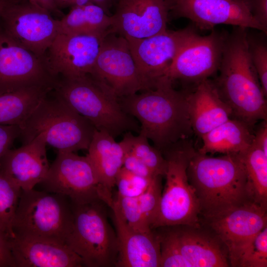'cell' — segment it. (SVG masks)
Segmentation results:
<instances>
[{
    "instance_id": "1",
    "label": "cell",
    "mask_w": 267,
    "mask_h": 267,
    "mask_svg": "<svg viewBox=\"0 0 267 267\" xmlns=\"http://www.w3.org/2000/svg\"><path fill=\"white\" fill-rule=\"evenodd\" d=\"M163 77L152 89L120 97L124 110L140 123V134L161 152L185 140L193 133L187 92L175 89Z\"/></svg>"
},
{
    "instance_id": "2",
    "label": "cell",
    "mask_w": 267,
    "mask_h": 267,
    "mask_svg": "<svg viewBox=\"0 0 267 267\" xmlns=\"http://www.w3.org/2000/svg\"><path fill=\"white\" fill-rule=\"evenodd\" d=\"M247 29L234 26L227 34L219 75L213 82L233 117L252 126L260 120L267 121V105L249 53Z\"/></svg>"
},
{
    "instance_id": "3",
    "label": "cell",
    "mask_w": 267,
    "mask_h": 267,
    "mask_svg": "<svg viewBox=\"0 0 267 267\" xmlns=\"http://www.w3.org/2000/svg\"><path fill=\"white\" fill-rule=\"evenodd\" d=\"M187 174L205 219L255 201L240 154L214 157L194 151Z\"/></svg>"
},
{
    "instance_id": "4",
    "label": "cell",
    "mask_w": 267,
    "mask_h": 267,
    "mask_svg": "<svg viewBox=\"0 0 267 267\" xmlns=\"http://www.w3.org/2000/svg\"><path fill=\"white\" fill-rule=\"evenodd\" d=\"M52 90L97 130L106 132L114 138L128 132L139 133L140 126L124 110L119 97L89 75L58 78Z\"/></svg>"
},
{
    "instance_id": "5",
    "label": "cell",
    "mask_w": 267,
    "mask_h": 267,
    "mask_svg": "<svg viewBox=\"0 0 267 267\" xmlns=\"http://www.w3.org/2000/svg\"><path fill=\"white\" fill-rule=\"evenodd\" d=\"M47 96L21 128L23 144L40 135L58 151L88 150L95 128L54 94Z\"/></svg>"
},
{
    "instance_id": "6",
    "label": "cell",
    "mask_w": 267,
    "mask_h": 267,
    "mask_svg": "<svg viewBox=\"0 0 267 267\" xmlns=\"http://www.w3.org/2000/svg\"><path fill=\"white\" fill-rule=\"evenodd\" d=\"M185 141L163 151L167 162L166 182L152 229L175 225L199 227V201L187 174L195 150Z\"/></svg>"
},
{
    "instance_id": "7",
    "label": "cell",
    "mask_w": 267,
    "mask_h": 267,
    "mask_svg": "<svg viewBox=\"0 0 267 267\" xmlns=\"http://www.w3.org/2000/svg\"><path fill=\"white\" fill-rule=\"evenodd\" d=\"M100 200L72 204L73 221L65 243L88 267L116 266L119 244ZM105 204V203H104Z\"/></svg>"
},
{
    "instance_id": "8",
    "label": "cell",
    "mask_w": 267,
    "mask_h": 267,
    "mask_svg": "<svg viewBox=\"0 0 267 267\" xmlns=\"http://www.w3.org/2000/svg\"><path fill=\"white\" fill-rule=\"evenodd\" d=\"M68 199L34 188L21 191L12 224L15 236L46 238L65 243L73 221L72 206Z\"/></svg>"
},
{
    "instance_id": "9",
    "label": "cell",
    "mask_w": 267,
    "mask_h": 267,
    "mask_svg": "<svg viewBox=\"0 0 267 267\" xmlns=\"http://www.w3.org/2000/svg\"><path fill=\"white\" fill-rule=\"evenodd\" d=\"M44 190L67 197L75 205L105 200L103 190L89 158L58 151L40 183Z\"/></svg>"
},
{
    "instance_id": "10",
    "label": "cell",
    "mask_w": 267,
    "mask_h": 267,
    "mask_svg": "<svg viewBox=\"0 0 267 267\" xmlns=\"http://www.w3.org/2000/svg\"><path fill=\"white\" fill-rule=\"evenodd\" d=\"M89 75L119 98L154 88L139 73L127 40L114 33H108L103 39Z\"/></svg>"
},
{
    "instance_id": "11",
    "label": "cell",
    "mask_w": 267,
    "mask_h": 267,
    "mask_svg": "<svg viewBox=\"0 0 267 267\" xmlns=\"http://www.w3.org/2000/svg\"><path fill=\"white\" fill-rule=\"evenodd\" d=\"M0 25L16 42L43 57L60 32L59 19L26 0H15L0 17Z\"/></svg>"
},
{
    "instance_id": "12",
    "label": "cell",
    "mask_w": 267,
    "mask_h": 267,
    "mask_svg": "<svg viewBox=\"0 0 267 267\" xmlns=\"http://www.w3.org/2000/svg\"><path fill=\"white\" fill-rule=\"evenodd\" d=\"M198 35L195 27L189 26L146 38H125L139 73L155 87L179 52Z\"/></svg>"
},
{
    "instance_id": "13",
    "label": "cell",
    "mask_w": 267,
    "mask_h": 267,
    "mask_svg": "<svg viewBox=\"0 0 267 267\" xmlns=\"http://www.w3.org/2000/svg\"><path fill=\"white\" fill-rule=\"evenodd\" d=\"M56 80L43 59L16 42L0 25V94L33 86L54 88Z\"/></svg>"
},
{
    "instance_id": "14",
    "label": "cell",
    "mask_w": 267,
    "mask_h": 267,
    "mask_svg": "<svg viewBox=\"0 0 267 267\" xmlns=\"http://www.w3.org/2000/svg\"><path fill=\"white\" fill-rule=\"evenodd\" d=\"M206 219L235 266L244 248L267 226L266 207L251 201Z\"/></svg>"
},
{
    "instance_id": "15",
    "label": "cell",
    "mask_w": 267,
    "mask_h": 267,
    "mask_svg": "<svg viewBox=\"0 0 267 267\" xmlns=\"http://www.w3.org/2000/svg\"><path fill=\"white\" fill-rule=\"evenodd\" d=\"M103 38L59 33L43 57L48 71L55 78L90 75Z\"/></svg>"
},
{
    "instance_id": "16",
    "label": "cell",
    "mask_w": 267,
    "mask_h": 267,
    "mask_svg": "<svg viewBox=\"0 0 267 267\" xmlns=\"http://www.w3.org/2000/svg\"><path fill=\"white\" fill-rule=\"evenodd\" d=\"M227 34L213 30L204 36L198 35L178 54L165 77L196 84L219 70Z\"/></svg>"
},
{
    "instance_id": "17",
    "label": "cell",
    "mask_w": 267,
    "mask_h": 267,
    "mask_svg": "<svg viewBox=\"0 0 267 267\" xmlns=\"http://www.w3.org/2000/svg\"><path fill=\"white\" fill-rule=\"evenodd\" d=\"M111 33L142 39L166 30L174 0H119Z\"/></svg>"
},
{
    "instance_id": "18",
    "label": "cell",
    "mask_w": 267,
    "mask_h": 267,
    "mask_svg": "<svg viewBox=\"0 0 267 267\" xmlns=\"http://www.w3.org/2000/svg\"><path fill=\"white\" fill-rule=\"evenodd\" d=\"M171 12L176 17L188 19L201 30L225 24L267 33L253 17L243 0H174Z\"/></svg>"
},
{
    "instance_id": "19",
    "label": "cell",
    "mask_w": 267,
    "mask_h": 267,
    "mask_svg": "<svg viewBox=\"0 0 267 267\" xmlns=\"http://www.w3.org/2000/svg\"><path fill=\"white\" fill-rule=\"evenodd\" d=\"M46 143L40 135L16 149H9L0 161V172L21 191L40 184L49 166Z\"/></svg>"
},
{
    "instance_id": "20",
    "label": "cell",
    "mask_w": 267,
    "mask_h": 267,
    "mask_svg": "<svg viewBox=\"0 0 267 267\" xmlns=\"http://www.w3.org/2000/svg\"><path fill=\"white\" fill-rule=\"evenodd\" d=\"M9 243L16 267H80L82 259L65 243L33 237L15 236Z\"/></svg>"
},
{
    "instance_id": "21",
    "label": "cell",
    "mask_w": 267,
    "mask_h": 267,
    "mask_svg": "<svg viewBox=\"0 0 267 267\" xmlns=\"http://www.w3.org/2000/svg\"><path fill=\"white\" fill-rule=\"evenodd\" d=\"M112 210L119 244V256L116 267H160V246L158 234L135 230L122 217L112 202Z\"/></svg>"
},
{
    "instance_id": "22",
    "label": "cell",
    "mask_w": 267,
    "mask_h": 267,
    "mask_svg": "<svg viewBox=\"0 0 267 267\" xmlns=\"http://www.w3.org/2000/svg\"><path fill=\"white\" fill-rule=\"evenodd\" d=\"M87 156L92 163L103 190L106 204L113 201L112 190L117 177L123 168L124 158L130 147L126 138L118 142L106 132L96 129Z\"/></svg>"
},
{
    "instance_id": "23",
    "label": "cell",
    "mask_w": 267,
    "mask_h": 267,
    "mask_svg": "<svg viewBox=\"0 0 267 267\" xmlns=\"http://www.w3.org/2000/svg\"><path fill=\"white\" fill-rule=\"evenodd\" d=\"M187 100L193 132L200 137L233 117L231 109L209 79L197 83L192 91L187 92Z\"/></svg>"
},
{
    "instance_id": "24",
    "label": "cell",
    "mask_w": 267,
    "mask_h": 267,
    "mask_svg": "<svg viewBox=\"0 0 267 267\" xmlns=\"http://www.w3.org/2000/svg\"><path fill=\"white\" fill-rule=\"evenodd\" d=\"M173 230L181 253L192 267H225L229 265L227 251L215 235L213 236L195 227Z\"/></svg>"
},
{
    "instance_id": "25",
    "label": "cell",
    "mask_w": 267,
    "mask_h": 267,
    "mask_svg": "<svg viewBox=\"0 0 267 267\" xmlns=\"http://www.w3.org/2000/svg\"><path fill=\"white\" fill-rule=\"evenodd\" d=\"M161 177H155L148 189L139 196L129 198L117 195L114 198L113 202L122 217L133 229L146 233L153 230L162 194Z\"/></svg>"
},
{
    "instance_id": "26",
    "label": "cell",
    "mask_w": 267,
    "mask_h": 267,
    "mask_svg": "<svg viewBox=\"0 0 267 267\" xmlns=\"http://www.w3.org/2000/svg\"><path fill=\"white\" fill-rule=\"evenodd\" d=\"M251 127L232 117L202 136L203 145L198 151L204 154L242 153L253 142Z\"/></svg>"
},
{
    "instance_id": "27",
    "label": "cell",
    "mask_w": 267,
    "mask_h": 267,
    "mask_svg": "<svg viewBox=\"0 0 267 267\" xmlns=\"http://www.w3.org/2000/svg\"><path fill=\"white\" fill-rule=\"evenodd\" d=\"M53 89L49 86H33L0 94V125L21 128Z\"/></svg>"
},
{
    "instance_id": "28",
    "label": "cell",
    "mask_w": 267,
    "mask_h": 267,
    "mask_svg": "<svg viewBox=\"0 0 267 267\" xmlns=\"http://www.w3.org/2000/svg\"><path fill=\"white\" fill-rule=\"evenodd\" d=\"M60 32L71 35H89L104 38L111 33L113 17L92 3L71 7L59 19Z\"/></svg>"
},
{
    "instance_id": "29",
    "label": "cell",
    "mask_w": 267,
    "mask_h": 267,
    "mask_svg": "<svg viewBox=\"0 0 267 267\" xmlns=\"http://www.w3.org/2000/svg\"><path fill=\"white\" fill-rule=\"evenodd\" d=\"M254 200L267 207V155L254 142L240 154Z\"/></svg>"
},
{
    "instance_id": "30",
    "label": "cell",
    "mask_w": 267,
    "mask_h": 267,
    "mask_svg": "<svg viewBox=\"0 0 267 267\" xmlns=\"http://www.w3.org/2000/svg\"><path fill=\"white\" fill-rule=\"evenodd\" d=\"M129 145L130 151L144 163L155 175L165 176L167 162L162 152L151 146L148 138L139 134L137 136L131 132L124 134Z\"/></svg>"
},
{
    "instance_id": "31",
    "label": "cell",
    "mask_w": 267,
    "mask_h": 267,
    "mask_svg": "<svg viewBox=\"0 0 267 267\" xmlns=\"http://www.w3.org/2000/svg\"><path fill=\"white\" fill-rule=\"evenodd\" d=\"M21 190L0 172V229L15 237L12 224Z\"/></svg>"
},
{
    "instance_id": "32",
    "label": "cell",
    "mask_w": 267,
    "mask_h": 267,
    "mask_svg": "<svg viewBox=\"0 0 267 267\" xmlns=\"http://www.w3.org/2000/svg\"><path fill=\"white\" fill-rule=\"evenodd\" d=\"M246 34L248 49L251 60L257 73L262 90L267 96V34Z\"/></svg>"
},
{
    "instance_id": "33",
    "label": "cell",
    "mask_w": 267,
    "mask_h": 267,
    "mask_svg": "<svg viewBox=\"0 0 267 267\" xmlns=\"http://www.w3.org/2000/svg\"><path fill=\"white\" fill-rule=\"evenodd\" d=\"M235 266L267 267V227L258 232L241 253Z\"/></svg>"
},
{
    "instance_id": "34",
    "label": "cell",
    "mask_w": 267,
    "mask_h": 267,
    "mask_svg": "<svg viewBox=\"0 0 267 267\" xmlns=\"http://www.w3.org/2000/svg\"><path fill=\"white\" fill-rule=\"evenodd\" d=\"M158 235L160 246V267H192L182 255L173 230Z\"/></svg>"
},
{
    "instance_id": "35",
    "label": "cell",
    "mask_w": 267,
    "mask_h": 267,
    "mask_svg": "<svg viewBox=\"0 0 267 267\" xmlns=\"http://www.w3.org/2000/svg\"><path fill=\"white\" fill-rule=\"evenodd\" d=\"M155 177L146 178L138 176L123 167L116 180L115 186L118 189L117 195L129 198L139 196L148 189Z\"/></svg>"
},
{
    "instance_id": "36",
    "label": "cell",
    "mask_w": 267,
    "mask_h": 267,
    "mask_svg": "<svg viewBox=\"0 0 267 267\" xmlns=\"http://www.w3.org/2000/svg\"><path fill=\"white\" fill-rule=\"evenodd\" d=\"M123 167L133 174L146 178L158 176L130 150L125 155Z\"/></svg>"
},
{
    "instance_id": "37",
    "label": "cell",
    "mask_w": 267,
    "mask_h": 267,
    "mask_svg": "<svg viewBox=\"0 0 267 267\" xmlns=\"http://www.w3.org/2000/svg\"><path fill=\"white\" fill-rule=\"evenodd\" d=\"M21 128L17 125H0V161L10 149L14 140L20 136Z\"/></svg>"
},
{
    "instance_id": "38",
    "label": "cell",
    "mask_w": 267,
    "mask_h": 267,
    "mask_svg": "<svg viewBox=\"0 0 267 267\" xmlns=\"http://www.w3.org/2000/svg\"><path fill=\"white\" fill-rule=\"evenodd\" d=\"M254 19L267 30V0H243Z\"/></svg>"
},
{
    "instance_id": "39",
    "label": "cell",
    "mask_w": 267,
    "mask_h": 267,
    "mask_svg": "<svg viewBox=\"0 0 267 267\" xmlns=\"http://www.w3.org/2000/svg\"><path fill=\"white\" fill-rule=\"evenodd\" d=\"M0 267H16L9 246V238L0 229Z\"/></svg>"
},
{
    "instance_id": "40",
    "label": "cell",
    "mask_w": 267,
    "mask_h": 267,
    "mask_svg": "<svg viewBox=\"0 0 267 267\" xmlns=\"http://www.w3.org/2000/svg\"><path fill=\"white\" fill-rule=\"evenodd\" d=\"M42 8L49 12L53 16L56 18H59L60 19L62 18L65 14L61 11L54 0H26Z\"/></svg>"
},
{
    "instance_id": "41",
    "label": "cell",
    "mask_w": 267,
    "mask_h": 267,
    "mask_svg": "<svg viewBox=\"0 0 267 267\" xmlns=\"http://www.w3.org/2000/svg\"><path fill=\"white\" fill-rule=\"evenodd\" d=\"M264 122L254 134V142L267 155V121Z\"/></svg>"
},
{
    "instance_id": "42",
    "label": "cell",
    "mask_w": 267,
    "mask_h": 267,
    "mask_svg": "<svg viewBox=\"0 0 267 267\" xmlns=\"http://www.w3.org/2000/svg\"><path fill=\"white\" fill-rule=\"evenodd\" d=\"M89 2L101 7L107 14L112 15L111 9L116 4L115 0H88Z\"/></svg>"
},
{
    "instance_id": "43",
    "label": "cell",
    "mask_w": 267,
    "mask_h": 267,
    "mask_svg": "<svg viewBox=\"0 0 267 267\" xmlns=\"http://www.w3.org/2000/svg\"><path fill=\"white\" fill-rule=\"evenodd\" d=\"M89 3L88 0H64L62 8L72 7L74 5H83Z\"/></svg>"
},
{
    "instance_id": "44",
    "label": "cell",
    "mask_w": 267,
    "mask_h": 267,
    "mask_svg": "<svg viewBox=\"0 0 267 267\" xmlns=\"http://www.w3.org/2000/svg\"><path fill=\"white\" fill-rule=\"evenodd\" d=\"M15 0H0V17L6 8Z\"/></svg>"
},
{
    "instance_id": "45",
    "label": "cell",
    "mask_w": 267,
    "mask_h": 267,
    "mask_svg": "<svg viewBox=\"0 0 267 267\" xmlns=\"http://www.w3.org/2000/svg\"><path fill=\"white\" fill-rule=\"evenodd\" d=\"M58 7H61L64 0H54Z\"/></svg>"
},
{
    "instance_id": "46",
    "label": "cell",
    "mask_w": 267,
    "mask_h": 267,
    "mask_svg": "<svg viewBox=\"0 0 267 267\" xmlns=\"http://www.w3.org/2000/svg\"><path fill=\"white\" fill-rule=\"evenodd\" d=\"M119 0H115V2H116H116L118 1Z\"/></svg>"
}]
</instances>
